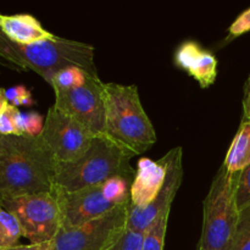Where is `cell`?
<instances>
[{
  "label": "cell",
  "instance_id": "21",
  "mask_svg": "<svg viewBox=\"0 0 250 250\" xmlns=\"http://www.w3.org/2000/svg\"><path fill=\"white\" fill-rule=\"evenodd\" d=\"M19 107L9 104L0 114V134L1 136H20L17 120L20 115Z\"/></svg>",
  "mask_w": 250,
  "mask_h": 250
},
{
  "label": "cell",
  "instance_id": "7",
  "mask_svg": "<svg viewBox=\"0 0 250 250\" xmlns=\"http://www.w3.org/2000/svg\"><path fill=\"white\" fill-rule=\"evenodd\" d=\"M19 219L23 237L31 243L54 241L62 226V216L54 193H38L0 202Z\"/></svg>",
  "mask_w": 250,
  "mask_h": 250
},
{
  "label": "cell",
  "instance_id": "5",
  "mask_svg": "<svg viewBox=\"0 0 250 250\" xmlns=\"http://www.w3.org/2000/svg\"><path fill=\"white\" fill-rule=\"evenodd\" d=\"M239 173L220 167L203 203V227L198 250H226L239 219L236 192Z\"/></svg>",
  "mask_w": 250,
  "mask_h": 250
},
{
  "label": "cell",
  "instance_id": "20",
  "mask_svg": "<svg viewBox=\"0 0 250 250\" xmlns=\"http://www.w3.org/2000/svg\"><path fill=\"white\" fill-rule=\"evenodd\" d=\"M17 127L20 136L39 137L44 127L43 117L38 112H20Z\"/></svg>",
  "mask_w": 250,
  "mask_h": 250
},
{
  "label": "cell",
  "instance_id": "19",
  "mask_svg": "<svg viewBox=\"0 0 250 250\" xmlns=\"http://www.w3.org/2000/svg\"><path fill=\"white\" fill-rule=\"evenodd\" d=\"M226 250H250V207L239 212L236 231Z\"/></svg>",
  "mask_w": 250,
  "mask_h": 250
},
{
  "label": "cell",
  "instance_id": "6",
  "mask_svg": "<svg viewBox=\"0 0 250 250\" xmlns=\"http://www.w3.org/2000/svg\"><path fill=\"white\" fill-rule=\"evenodd\" d=\"M132 181L114 177L100 185L75 192H66L58 186L54 189L62 216V226H78L109 214L131 200Z\"/></svg>",
  "mask_w": 250,
  "mask_h": 250
},
{
  "label": "cell",
  "instance_id": "4",
  "mask_svg": "<svg viewBox=\"0 0 250 250\" xmlns=\"http://www.w3.org/2000/svg\"><path fill=\"white\" fill-rule=\"evenodd\" d=\"M133 156L105 134L94 136L82 158L73 163H58L56 186L66 192H75L114 177L133 180L136 175L131 166Z\"/></svg>",
  "mask_w": 250,
  "mask_h": 250
},
{
  "label": "cell",
  "instance_id": "23",
  "mask_svg": "<svg viewBox=\"0 0 250 250\" xmlns=\"http://www.w3.org/2000/svg\"><path fill=\"white\" fill-rule=\"evenodd\" d=\"M144 233L126 229L121 238L109 250H143Z\"/></svg>",
  "mask_w": 250,
  "mask_h": 250
},
{
  "label": "cell",
  "instance_id": "28",
  "mask_svg": "<svg viewBox=\"0 0 250 250\" xmlns=\"http://www.w3.org/2000/svg\"><path fill=\"white\" fill-rule=\"evenodd\" d=\"M7 105H9V102H7L6 95H5V89L0 88V114L4 111Z\"/></svg>",
  "mask_w": 250,
  "mask_h": 250
},
{
  "label": "cell",
  "instance_id": "8",
  "mask_svg": "<svg viewBox=\"0 0 250 250\" xmlns=\"http://www.w3.org/2000/svg\"><path fill=\"white\" fill-rule=\"evenodd\" d=\"M128 204L78 226H61L54 243L56 250H109L127 229Z\"/></svg>",
  "mask_w": 250,
  "mask_h": 250
},
{
  "label": "cell",
  "instance_id": "10",
  "mask_svg": "<svg viewBox=\"0 0 250 250\" xmlns=\"http://www.w3.org/2000/svg\"><path fill=\"white\" fill-rule=\"evenodd\" d=\"M39 137L50 149L58 163H73L87 153L94 134L53 105L46 114Z\"/></svg>",
  "mask_w": 250,
  "mask_h": 250
},
{
  "label": "cell",
  "instance_id": "25",
  "mask_svg": "<svg viewBox=\"0 0 250 250\" xmlns=\"http://www.w3.org/2000/svg\"><path fill=\"white\" fill-rule=\"evenodd\" d=\"M250 31V7L247 9L246 11L242 12L233 22L229 26V34H227L226 39H225L224 44L232 42L233 39L238 38L242 34L247 33Z\"/></svg>",
  "mask_w": 250,
  "mask_h": 250
},
{
  "label": "cell",
  "instance_id": "11",
  "mask_svg": "<svg viewBox=\"0 0 250 250\" xmlns=\"http://www.w3.org/2000/svg\"><path fill=\"white\" fill-rule=\"evenodd\" d=\"M166 156L168 159V172L160 194L154 200L153 204L149 205L146 209H136L129 205L128 217H127V229H128L144 233L161 214L171 210V205H172L183 178L182 148L176 146V148L171 149L166 154Z\"/></svg>",
  "mask_w": 250,
  "mask_h": 250
},
{
  "label": "cell",
  "instance_id": "29",
  "mask_svg": "<svg viewBox=\"0 0 250 250\" xmlns=\"http://www.w3.org/2000/svg\"><path fill=\"white\" fill-rule=\"evenodd\" d=\"M249 77H250V76H249Z\"/></svg>",
  "mask_w": 250,
  "mask_h": 250
},
{
  "label": "cell",
  "instance_id": "27",
  "mask_svg": "<svg viewBox=\"0 0 250 250\" xmlns=\"http://www.w3.org/2000/svg\"><path fill=\"white\" fill-rule=\"evenodd\" d=\"M243 119H247L250 121V77L248 78L244 87V95H243Z\"/></svg>",
  "mask_w": 250,
  "mask_h": 250
},
{
  "label": "cell",
  "instance_id": "3",
  "mask_svg": "<svg viewBox=\"0 0 250 250\" xmlns=\"http://www.w3.org/2000/svg\"><path fill=\"white\" fill-rule=\"evenodd\" d=\"M105 136L131 151L146 153L156 143V132L149 120L136 85L105 83Z\"/></svg>",
  "mask_w": 250,
  "mask_h": 250
},
{
  "label": "cell",
  "instance_id": "16",
  "mask_svg": "<svg viewBox=\"0 0 250 250\" xmlns=\"http://www.w3.org/2000/svg\"><path fill=\"white\" fill-rule=\"evenodd\" d=\"M23 231L19 219L0 205V249L19 246Z\"/></svg>",
  "mask_w": 250,
  "mask_h": 250
},
{
  "label": "cell",
  "instance_id": "22",
  "mask_svg": "<svg viewBox=\"0 0 250 250\" xmlns=\"http://www.w3.org/2000/svg\"><path fill=\"white\" fill-rule=\"evenodd\" d=\"M236 202L239 212L250 207V165L239 173Z\"/></svg>",
  "mask_w": 250,
  "mask_h": 250
},
{
  "label": "cell",
  "instance_id": "18",
  "mask_svg": "<svg viewBox=\"0 0 250 250\" xmlns=\"http://www.w3.org/2000/svg\"><path fill=\"white\" fill-rule=\"evenodd\" d=\"M92 73L87 72L83 68L77 66L62 68L53 77L50 82V87L54 90L56 89H71V88L80 87L85 82L87 77Z\"/></svg>",
  "mask_w": 250,
  "mask_h": 250
},
{
  "label": "cell",
  "instance_id": "1",
  "mask_svg": "<svg viewBox=\"0 0 250 250\" xmlns=\"http://www.w3.org/2000/svg\"><path fill=\"white\" fill-rule=\"evenodd\" d=\"M58 161L41 137L0 134V202L53 193Z\"/></svg>",
  "mask_w": 250,
  "mask_h": 250
},
{
  "label": "cell",
  "instance_id": "2",
  "mask_svg": "<svg viewBox=\"0 0 250 250\" xmlns=\"http://www.w3.org/2000/svg\"><path fill=\"white\" fill-rule=\"evenodd\" d=\"M0 65L20 72L33 71L50 84L60 70L77 66L98 75L94 48L90 44L55 37L51 41L21 45L10 41L0 29Z\"/></svg>",
  "mask_w": 250,
  "mask_h": 250
},
{
  "label": "cell",
  "instance_id": "15",
  "mask_svg": "<svg viewBox=\"0 0 250 250\" xmlns=\"http://www.w3.org/2000/svg\"><path fill=\"white\" fill-rule=\"evenodd\" d=\"M250 165V121L242 119L239 128L229 146L224 166L229 173H241Z\"/></svg>",
  "mask_w": 250,
  "mask_h": 250
},
{
  "label": "cell",
  "instance_id": "14",
  "mask_svg": "<svg viewBox=\"0 0 250 250\" xmlns=\"http://www.w3.org/2000/svg\"><path fill=\"white\" fill-rule=\"evenodd\" d=\"M0 29L10 41L21 45L51 41L56 37L44 28L36 17L28 14H0Z\"/></svg>",
  "mask_w": 250,
  "mask_h": 250
},
{
  "label": "cell",
  "instance_id": "9",
  "mask_svg": "<svg viewBox=\"0 0 250 250\" xmlns=\"http://www.w3.org/2000/svg\"><path fill=\"white\" fill-rule=\"evenodd\" d=\"M105 83L89 75L80 87L56 89L55 106L70 115L94 136L105 134Z\"/></svg>",
  "mask_w": 250,
  "mask_h": 250
},
{
  "label": "cell",
  "instance_id": "12",
  "mask_svg": "<svg viewBox=\"0 0 250 250\" xmlns=\"http://www.w3.org/2000/svg\"><path fill=\"white\" fill-rule=\"evenodd\" d=\"M167 172L168 159L166 155L156 161L149 158L139 159L132 181L129 205L142 210L153 204L165 185Z\"/></svg>",
  "mask_w": 250,
  "mask_h": 250
},
{
  "label": "cell",
  "instance_id": "26",
  "mask_svg": "<svg viewBox=\"0 0 250 250\" xmlns=\"http://www.w3.org/2000/svg\"><path fill=\"white\" fill-rule=\"evenodd\" d=\"M0 250H56L55 248V243L54 241H49V242H43V243H31L27 244V246H19L12 247V248L9 249H0Z\"/></svg>",
  "mask_w": 250,
  "mask_h": 250
},
{
  "label": "cell",
  "instance_id": "13",
  "mask_svg": "<svg viewBox=\"0 0 250 250\" xmlns=\"http://www.w3.org/2000/svg\"><path fill=\"white\" fill-rule=\"evenodd\" d=\"M175 65L192 76L203 89L212 85L217 77V59L197 42L187 41L175 53Z\"/></svg>",
  "mask_w": 250,
  "mask_h": 250
},
{
  "label": "cell",
  "instance_id": "17",
  "mask_svg": "<svg viewBox=\"0 0 250 250\" xmlns=\"http://www.w3.org/2000/svg\"><path fill=\"white\" fill-rule=\"evenodd\" d=\"M170 210L161 214L144 232L143 250H164Z\"/></svg>",
  "mask_w": 250,
  "mask_h": 250
},
{
  "label": "cell",
  "instance_id": "24",
  "mask_svg": "<svg viewBox=\"0 0 250 250\" xmlns=\"http://www.w3.org/2000/svg\"><path fill=\"white\" fill-rule=\"evenodd\" d=\"M5 95L9 104L14 106H31L33 105V98L31 92L24 85H15V87L5 89Z\"/></svg>",
  "mask_w": 250,
  "mask_h": 250
}]
</instances>
